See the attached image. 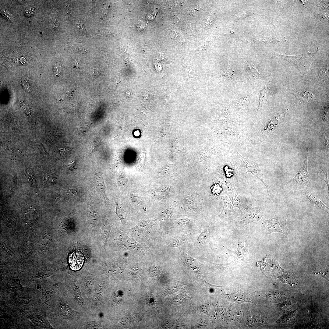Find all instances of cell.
<instances>
[{"mask_svg": "<svg viewBox=\"0 0 329 329\" xmlns=\"http://www.w3.org/2000/svg\"><path fill=\"white\" fill-rule=\"evenodd\" d=\"M308 154L305 156L304 163L295 176L286 184L287 186L295 189H302L308 188L311 183V176L307 168Z\"/></svg>", "mask_w": 329, "mask_h": 329, "instance_id": "6da1fadb", "label": "cell"}, {"mask_svg": "<svg viewBox=\"0 0 329 329\" xmlns=\"http://www.w3.org/2000/svg\"><path fill=\"white\" fill-rule=\"evenodd\" d=\"M286 216H278L268 220H261L260 222L268 234L273 232H280L288 235L289 233L287 226Z\"/></svg>", "mask_w": 329, "mask_h": 329, "instance_id": "7a4b0ae2", "label": "cell"}, {"mask_svg": "<svg viewBox=\"0 0 329 329\" xmlns=\"http://www.w3.org/2000/svg\"><path fill=\"white\" fill-rule=\"evenodd\" d=\"M315 53H311L306 51L304 53L294 56L280 55L281 58L301 71L308 70L313 60Z\"/></svg>", "mask_w": 329, "mask_h": 329, "instance_id": "3957f363", "label": "cell"}, {"mask_svg": "<svg viewBox=\"0 0 329 329\" xmlns=\"http://www.w3.org/2000/svg\"><path fill=\"white\" fill-rule=\"evenodd\" d=\"M239 157L240 164L242 169L247 172L252 173L257 177L266 186L267 191L268 190L267 185L264 181L260 172V164L248 158H245L238 153Z\"/></svg>", "mask_w": 329, "mask_h": 329, "instance_id": "277c9868", "label": "cell"}, {"mask_svg": "<svg viewBox=\"0 0 329 329\" xmlns=\"http://www.w3.org/2000/svg\"><path fill=\"white\" fill-rule=\"evenodd\" d=\"M249 243L247 240L241 241L238 240V246L236 250L232 251L227 249L235 255L232 263H238L247 260L251 256L248 250Z\"/></svg>", "mask_w": 329, "mask_h": 329, "instance_id": "5b68a950", "label": "cell"}, {"mask_svg": "<svg viewBox=\"0 0 329 329\" xmlns=\"http://www.w3.org/2000/svg\"><path fill=\"white\" fill-rule=\"evenodd\" d=\"M261 217L260 211L258 209L247 211L242 214L237 224L239 226L243 227L254 221L260 222Z\"/></svg>", "mask_w": 329, "mask_h": 329, "instance_id": "8992f818", "label": "cell"}, {"mask_svg": "<svg viewBox=\"0 0 329 329\" xmlns=\"http://www.w3.org/2000/svg\"><path fill=\"white\" fill-rule=\"evenodd\" d=\"M84 257L82 253L79 251H76L70 254L69 262L71 269L74 271L80 269L83 265Z\"/></svg>", "mask_w": 329, "mask_h": 329, "instance_id": "52a82bcc", "label": "cell"}, {"mask_svg": "<svg viewBox=\"0 0 329 329\" xmlns=\"http://www.w3.org/2000/svg\"><path fill=\"white\" fill-rule=\"evenodd\" d=\"M156 220L141 221L131 230L141 234L147 233L153 226Z\"/></svg>", "mask_w": 329, "mask_h": 329, "instance_id": "ba28073f", "label": "cell"}, {"mask_svg": "<svg viewBox=\"0 0 329 329\" xmlns=\"http://www.w3.org/2000/svg\"><path fill=\"white\" fill-rule=\"evenodd\" d=\"M93 182L94 188L99 194L101 195L104 199L108 200L106 194L104 180L101 174H98L94 178Z\"/></svg>", "mask_w": 329, "mask_h": 329, "instance_id": "9c48e42d", "label": "cell"}, {"mask_svg": "<svg viewBox=\"0 0 329 329\" xmlns=\"http://www.w3.org/2000/svg\"><path fill=\"white\" fill-rule=\"evenodd\" d=\"M305 195L306 198L319 209L329 213V208L319 199L310 192L306 191Z\"/></svg>", "mask_w": 329, "mask_h": 329, "instance_id": "30bf717a", "label": "cell"}, {"mask_svg": "<svg viewBox=\"0 0 329 329\" xmlns=\"http://www.w3.org/2000/svg\"><path fill=\"white\" fill-rule=\"evenodd\" d=\"M184 261L186 264L189 268L195 273L201 275V267L202 265V264L188 256L185 258Z\"/></svg>", "mask_w": 329, "mask_h": 329, "instance_id": "8fae6325", "label": "cell"}, {"mask_svg": "<svg viewBox=\"0 0 329 329\" xmlns=\"http://www.w3.org/2000/svg\"><path fill=\"white\" fill-rule=\"evenodd\" d=\"M296 99L300 102L309 101L313 99V95L310 91L306 90H299L292 93Z\"/></svg>", "mask_w": 329, "mask_h": 329, "instance_id": "7c38bea8", "label": "cell"}, {"mask_svg": "<svg viewBox=\"0 0 329 329\" xmlns=\"http://www.w3.org/2000/svg\"><path fill=\"white\" fill-rule=\"evenodd\" d=\"M141 315L139 314H131L122 319L120 320L122 324L127 325L133 324L138 322L141 318Z\"/></svg>", "mask_w": 329, "mask_h": 329, "instance_id": "4fadbf2b", "label": "cell"}, {"mask_svg": "<svg viewBox=\"0 0 329 329\" xmlns=\"http://www.w3.org/2000/svg\"><path fill=\"white\" fill-rule=\"evenodd\" d=\"M235 213L234 211L232 206L229 201H225V203L224 208L221 215L222 216L230 217L234 216Z\"/></svg>", "mask_w": 329, "mask_h": 329, "instance_id": "5bb4252c", "label": "cell"}, {"mask_svg": "<svg viewBox=\"0 0 329 329\" xmlns=\"http://www.w3.org/2000/svg\"><path fill=\"white\" fill-rule=\"evenodd\" d=\"M269 96V92L267 88H264L260 91L259 107H262L265 104L268 99Z\"/></svg>", "mask_w": 329, "mask_h": 329, "instance_id": "9a60e30c", "label": "cell"}, {"mask_svg": "<svg viewBox=\"0 0 329 329\" xmlns=\"http://www.w3.org/2000/svg\"><path fill=\"white\" fill-rule=\"evenodd\" d=\"M315 274H318L323 277L328 276V268L325 266H319L313 269L312 272Z\"/></svg>", "mask_w": 329, "mask_h": 329, "instance_id": "2e32d148", "label": "cell"}, {"mask_svg": "<svg viewBox=\"0 0 329 329\" xmlns=\"http://www.w3.org/2000/svg\"><path fill=\"white\" fill-rule=\"evenodd\" d=\"M185 241V239L183 237L178 236L172 240L170 245L172 247H177L183 244Z\"/></svg>", "mask_w": 329, "mask_h": 329, "instance_id": "e0dca14e", "label": "cell"}, {"mask_svg": "<svg viewBox=\"0 0 329 329\" xmlns=\"http://www.w3.org/2000/svg\"><path fill=\"white\" fill-rule=\"evenodd\" d=\"M327 170L326 168L320 169L318 173V176L320 179L323 180L326 183L329 189V183L327 176Z\"/></svg>", "mask_w": 329, "mask_h": 329, "instance_id": "ac0fdd59", "label": "cell"}, {"mask_svg": "<svg viewBox=\"0 0 329 329\" xmlns=\"http://www.w3.org/2000/svg\"><path fill=\"white\" fill-rule=\"evenodd\" d=\"M37 213L35 210L31 209L28 210L26 214V217L27 221L30 222H31L33 220V221H35L37 218Z\"/></svg>", "mask_w": 329, "mask_h": 329, "instance_id": "d6986e66", "label": "cell"}, {"mask_svg": "<svg viewBox=\"0 0 329 329\" xmlns=\"http://www.w3.org/2000/svg\"><path fill=\"white\" fill-rule=\"evenodd\" d=\"M253 67L252 65H249L248 69L249 73L252 76L256 79H264L265 78L260 74L255 68Z\"/></svg>", "mask_w": 329, "mask_h": 329, "instance_id": "ffe728a7", "label": "cell"}, {"mask_svg": "<svg viewBox=\"0 0 329 329\" xmlns=\"http://www.w3.org/2000/svg\"><path fill=\"white\" fill-rule=\"evenodd\" d=\"M290 273H287L281 277V279L284 283H288L291 285L294 281V278L292 275Z\"/></svg>", "mask_w": 329, "mask_h": 329, "instance_id": "44dd1931", "label": "cell"}, {"mask_svg": "<svg viewBox=\"0 0 329 329\" xmlns=\"http://www.w3.org/2000/svg\"><path fill=\"white\" fill-rule=\"evenodd\" d=\"M210 230L209 229H206L204 230L199 236L198 241L200 243L205 242L208 238L210 234Z\"/></svg>", "mask_w": 329, "mask_h": 329, "instance_id": "7402d4cb", "label": "cell"}, {"mask_svg": "<svg viewBox=\"0 0 329 329\" xmlns=\"http://www.w3.org/2000/svg\"><path fill=\"white\" fill-rule=\"evenodd\" d=\"M230 299L234 302L240 303L246 301V299L242 295L239 294H232L229 296Z\"/></svg>", "mask_w": 329, "mask_h": 329, "instance_id": "603a6c76", "label": "cell"}, {"mask_svg": "<svg viewBox=\"0 0 329 329\" xmlns=\"http://www.w3.org/2000/svg\"><path fill=\"white\" fill-rule=\"evenodd\" d=\"M62 71V64L58 62L53 66L54 75L55 76L58 77L61 74Z\"/></svg>", "mask_w": 329, "mask_h": 329, "instance_id": "cb8c5ba5", "label": "cell"}, {"mask_svg": "<svg viewBox=\"0 0 329 329\" xmlns=\"http://www.w3.org/2000/svg\"><path fill=\"white\" fill-rule=\"evenodd\" d=\"M116 205V210L115 213L118 216L122 224L124 225L126 223L125 218L122 214L121 209L119 207V203L115 200H114Z\"/></svg>", "mask_w": 329, "mask_h": 329, "instance_id": "d4e9b609", "label": "cell"}, {"mask_svg": "<svg viewBox=\"0 0 329 329\" xmlns=\"http://www.w3.org/2000/svg\"><path fill=\"white\" fill-rule=\"evenodd\" d=\"M159 271L158 268L156 266L151 267L150 269L149 273L151 276H157L159 274Z\"/></svg>", "mask_w": 329, "mask_h": 329, "instance_id": "484cf974", "label": "cell"}, {"mask_svg": "<svg viewBox=\"0 0 329 329\" xmlns=\"http://www.w3.org/2000/svg\"><path fill=\"white\" fill-rule=\"evenodd\" d=\"M210 305H204L200 306L199 309L200 312L207 314L210 310Z\"/></svg>", "mask_w": 329, "mask_h": 329, "instance_id": "4316f807", "label": "cell"}, {"mask_svg": "<svg viewBox=\"0 0 329 329\" xmlns=\"http://www.w3.org/2000/svg\"><path fill=\"white\" fill-rule=\"evenodd\" d=\"M58 151L60 155L65 157L69 154L70 150L67 148H61L58 149Z\"/></svg>", "mask_w": 329, "mask_h": 329, "instance_id": "83f0119b", "label": "cell"}, {"mask_svg": "<svg viewBox=\"0 0 329 329\" xmlns=\"http://www.w3.org/2000/svg\"><path fill=\"white\" fill-rule=\"evenodd\" d=\"M76 26L79 31L82 34H86V32L83 24L80 22L76 23Z\"/></svg>", "mask_w": 329, "mask_h": 329, "instance_id": "f1b7e54d", "label": "cell"}, {"mask_svg": "<svg viewBox=\"0 0 329 329\" xmlns=\"http://www.w3.org/2000/svg\"><path fill=\"white\" fill-rule=\"evenodd\" d=\"M34 12V9L32 7L27 8L24 11V14L27 17H30L33 15Z\"/></svg>", "mask_w": 329, "mask_h": 329, "instance_id": "f546056e", "label": "cell"}, {"mask_svg": "<svg viewBox=\"0 0 329 329\" xmlns=\"http://www.w3.org/2000/svg\"><path fill=\"white\" fill-rule=\"evenodd\" d=\"M75 293L77 301L80 303H82L83 302V299L82 298L80 291L77 288H76L75 289Z\"/></svg>", "mask_w": 329, "mask_h": 329, "instance_id": "4dcf8cb0", "label": "cell"}, {"mask_svg": "<svg viewBox=\"0 0 329 329\" xmlns=\"http://www.w3.org/2000/svg\"><path fill=\"white\" fill-rule=\"evenodd\" d=\"M190 222V220L188 219H184L178 220L176 223L179 225H187Z\"/></svg>", "mask_w": 329, "mask_h": 329, "instance_id": "1f68e13d", "label": "cell"}, {"mask_svg": "<svg viewBox=\"0 0 329 329\" xmlns=\"http://www.w3.org/2000/svg\"><path fill=\"white\" fill-rule=\"evenodd\" d=\"M2 13L4 16H5L7 19L11 20L12 18L11 14L9 12L6 10H2Z\"/></svg>", "mask_w": 329, "mask_h": 329, "instance_id": "d6a6232c", "label": "cell"}, {"mask_svg": "<svg viewBox=\"0 0 329 329\" xmlns=\"http://www.w3.org/2000/svg\"><path fill=\"white\" fill-rule=\"evenodd\" d=\"M76 164V161L73 160L71 161L68 167L69 170L70 171H73L74 170L76 169L75 166Z\"/></svg>", "mask_w": 329, "mask_h": 329, "instance_id": "836d02e7", "label": "cell"}, {"mask_svg": "<svg viewBox=\"0 0 329 329\" xmlns=\"http://www.w3.org/2000/svg\"><path fill=\"white\" fill-rule=\"evenodd\" d=\"M94 72L95 75L97 76V75H98V74H99L100 72V69L99 68H96L94 69Z\"/></svg>", "mask_w": 329, "mask_h": 329, "instance_id": "e575fe53", "label": "cell"}, {"mask_svg": "<svg viewBox=\"0 0 329 329\" xmlns=\"http://www.w3.org/2000/svg\"><path fill=\"white\" fill-rule=\"evenodd\" d=\"M325 116H327H327H328L327 109L325 110H324V112H323V119H324V117H325Z\"/></svg>", "mask_w": 329, "mask_h": 329, "instance_id": "d590c367", "label": "cell"}]
</instances>
